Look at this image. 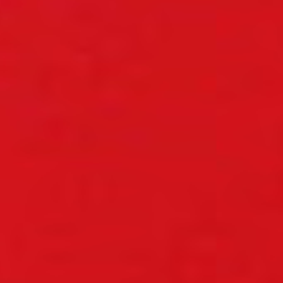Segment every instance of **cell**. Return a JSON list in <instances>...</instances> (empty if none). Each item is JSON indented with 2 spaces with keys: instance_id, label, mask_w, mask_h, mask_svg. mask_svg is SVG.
<instances>
[{
  "instance_id": "cell-1",
  "label": "cell",
  "mask_w": 283,
  "mask_h": 283,
  "mask_svg": "<svg viewBox=\"0 0 283 283\" xmlns=\"http://www.w3.org/2000/svg\"><path fill=\"white\" fill-rule=\"evenodd\" d=\"M75 20L80 23H94L101 20V12L100 8L94 5H83L75 12Z\"/></svg>"
},
{
  "instance_id": "cell-2",
  "label": "cell",
  "mask_w": 283,
  "mask_h": 283,
  "mask_svg": "<svg viewBox=\"0 0 283 283\" xmlns=\"http://www.w3.org/2000/svg\"><path fill=\"white\" fill-rule=\"evenodd\" d=\"M78 144L84 151H91L96 146V134L86 124H81L78 129Z\"/></svg>"
},
{
  "instance_id": "cell-3",
  "label": "cell",
  "mask_w": 283,
  "mask_h": 283,
  "mask_svg": "<svg viewBox=\"0 0 283 283\" xmlns=\"http://www.w3.org/2000/svg\"><path fill=\"white\" fill-rule=\"evenodd\" d=\"M39 234L48 235V237H67V235L75 234V225L72 224H55V225H46V227L40 229Z\"/></svg>"
},
{
  "instance_id": "cell-4",
  "label": "cell",
  "mask_w": 283,
  "mask_h": 283,
  "mask_svg": "<svg viewBox=\"0 0 283 283\" xmlns=\"http://www.w3.org/2000/svg\"><path fill=\"white\" fill-rule=\"evenodd\" d=\"M154 253L148 250H128V252L121 253L122 262H148L153 258Z\"/></svg>"
},
{
  "instance_id": "cell-5",
  "label": "cell",
  "mask_w": 283,
  "mask_h": 283,
  "mask_svg": "<svg viewBox=\"0 0 283 283\" xmlns=\"http://www.w3.org/2000/svg\"><path fill=\"white\" fill-rule=\"evenodd\" d=\"M51 68H43V70H40V73H39V77H37V88H39V91L40 94H48L50 91V83H51Z\"/></svg>"
},
{
  "instance_id": "cell-6",
  "label": "cell",
  "mask_w": 283,
  "mask_h": 283,
  "mask_svg": "<svg viewBox=\"0 0 283 283\" xmlns=\"http://www.w3.org/2000/svg\"><path fill=\"white\" fill-rule=\"evenodd\" d=\"M45 260L56 262V263H65V262H73L75 257L72 255V253H50V255H45Z\"/></svg>"
}]
</instances>
